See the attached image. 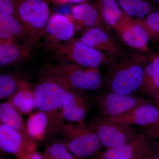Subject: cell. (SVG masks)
<instances>
[{
    "label": "cell",
    "mask_w": 159,
    "mask_h": 159,
    "mask_svg": "<svg viewBox=\"0 0 159 159\" xmlns=\"http://www.w3.org/2000/svg\"><path fill=\"white\" fill-rule=\"evenodd\" d=\"M71 15L75 22L76 30L82 27H95L111 33L112 29L103 21L94 2L87 1L73 6Z\"/></svg>",
    "instance_id": "obj_16"
},
{
    "label": "cell",
    "mask_w": 159,
    "mask_h": 159,
    "mask_svg": "<svg viewBox=\"0 0 159 159\" xmlns=\"http://www.w3.org/2000/svg\"><path fill=\"white\" fill-rule=\"evenodd\" d=\"M76 30L71 14H51L43 36L42 47L47 52H51L56 46L74 37Z\"/></svg>",
    "instance_id": "obj_9"
},
{
    "label": "cell",
    "mask_w": 159,
    "mask_h": 159,
    "mask_svg": "<svg viewBox=\"0 0 159 159\" xmlns=\"http://www.w3.org/2000/svg\"><path fill=\"white\" fill-rule=\"evenodd\" d=\"M27 159H44L42 154L37 152V151L33 152Z\"/></svg>",
    "instance_id": "obj_29"
},
{
    "label": "cell",
    "mask_w": 159,
    "mask_h": 159,
    "mask_svg": "<svg viewBox=\"0 0 159 159\" xmlns=\"http://www.w3.org/2000/svg\"><path fill=\"white\" fill-rule=\"evenodd\" d=\"M154 1L159 5V0H154Z\"/></svg>",
    "instance_id": "obj_36"
},
{
    "label": "cell",
    "mask_w": 159,
    "mask_h": 159,
    "mask_svg": "<svg viewBox=\"0 0 159 159\" xmlns=\"http://www.w3.org/2000/svg\"><path fill=\"white\" fill-rule=\"evenodd\" d=\"M148 152L146 134H142L128 143L107 148L94 159H139L144 157Z\"/></svg>",
    "instance_id": "obj_14"
},
{
    "label": "cell",
    "mask_w": 159,
    "mask_h": 159,
    "mask_svg": "<svg viewBox=\"0 0 159 159\" xmlns=\"http://www.w3.org/2000/svg\"><path fill=\"white\" fill-rule=\"evenodd\" d=\"M3 152L2 150L0 149V159H4V156H3Z\"/></svg>",
    "instance_id": "obj_34"
},
{
    "label": "cell",
    "mask_w": 159,
    "mask_h": 159,
    "mask_svg": "<svg viewBox=\"0 0 159 159\" xmlns=\"http://www.w3.org/2000/svg\"><path fill=\"white\" fill-rule=\"evenodd\" d=\"M80 41L87 47L117 58L126 51L111 33L98 28H86Z\"/></svg>",
    "instance_id": "obj_12"
},
{
    "label": "cell",
    "mask_w": 159,
    "mask_h": 159,
    "mask_svg": "<svg viewBox=\"0 0 159 159\" xmlns=\"http://www.w3.org/2000/svg\"><path fill=\"white\" fill-rule=\"evenodd\" d=\"M125 14L133 19H142L159 10L150 0H116Z\"/></svg>",
    "instance_id": "obj_23"
},
{
    "label": "cell",
    "mask_w": 159,
    "mask_h": 159,
    "mask_svg": "<svg viewBox=\"0 0 159 159\" xmlns=\"http://www.w3.org/2000/svg\"><path fill=\"white\" fill-rule=\"evenodd\" d=\"M50 1H51L52 2L54 3V4L60 5L61 0H50Z\"/></svg>",
    "instance_id": "obj_32"
},
{
    "label": "cell",
    "mask_w": 159,
    "mask_h": 159,
    "mask_svg": "<svg viewBox=\"0 0 159 159\" xmlns=\"http://www.w3.org/2000/svg\"><path fill=\"white\" fill-rule=\"evenodd\" d=\"M103 21L116 31L132 19L121 9L116 0H94Z\"/></svg>",
    "instance_id": "obj_17"
},
{
    "label": "cell",
    "mask_w": 159,
    "mask_h": 159,
    "mask_svg": "<svg viewBox=\"0 0 159 159\" xmlns=\"http://www.w3.org/2000/svg\"><path fill=\"white\" fill-rule=\"evenodd\" d=\"M31 51L18 43H0V67L17 65L29 59Z\"/></svg>",
    "instance_id": "obj_18"
},
{
    "label": "cell",
    "mask_w": 159,
    "mask_h": 159,
    "mask_svg": "<svg viewBox=\"0 0 159 159\" xmlns=\"http://www.w3.org/2000/svg\"><path fill=\"white\" fill-rule=\"evenodd\" d=\"M149 58L145 53L126 50L108 65L102 87L104 90L126 95H137L142 86Z\"/></svg>",
    "instance_id": "obj_2"
},
{
    "label": "cell",
    "mask_w": 159,
    "mask_h": 159,
    "mask_svg": "<svg viewBox=\"0 0 159 159\" xmlns=\"http://www.w3.org/2000/svg\"><path fill=\"white\" fill-rule=\"evenodd\" d=\"M159 90V66L149 61L145 67L143 81L139 92L156 96Z\"/></svg>",
    "instance_id": "obj_25"
},
{
    "label": "cell",
    "mask_w": 159,
    "mask_h": 159,
    "mask_svg": "<svg viewBox=\"0 0 159 159\" xmlns=\"http://www.w3.org/2000/svg\"><path fill=\"white\" fill-rule=\"evenodd\" d=\"M0 39L11 43L21 41L24 43V31L19 21L14 16L0 11Z\"/></svg>",
    "instance_id": "obj_20"
},
{
    "label": "cell",
    "mask_w": 159,
    "mask_h": 159,
    "mask_svg": "<svg viewBox=\"0 0 159 159\" xmlns=\"http://www.w3.org/2000/svg\"><path fill=\"white\" fill-rule=\"evenodd\" d=\"M52 140L42 153L44 159H79L70 151L62 140Z\"/></svg>",
    "instance_id": "obj_26"
},
{
    "label": "cell",
    "mask_w": 159,
    "mask_h": 159,
    "mask_svg": "<svg viewBox=\"0 0 159 159\" xmlns=\"http://www.w3.org/2000/svg\"><path fill=\"white\" fill-rule=\"evenodd\" d=\"M29 115L25 123L29 136L36 143L43 141L47 138L48 134V116L42 111L38 110Z\"/></svg>",
    "instance_id": "obj_22"
},
{
    "label": "cell",
    "mask_w": 159,
    "mask_h": 159,
    "mask_svg": "<svg viewBox=\"0 0 159 159\" xmlns=\"http://www.w3.org/2000/svg\"><path fill=\"white\" fill-rule=\"evenodd\" d=\"M98 111L97 116L107 119L122 115L146 102L147 99L138 95H126L104 90L93 99Z\"/></svg>",
    "instance_id": "obj_7"
},
{
    "label": "cell",
    "mask_w": 159,
    "mask_h": 159,
    "mask_svg": "<svg viewBox=\"0 0 159 159\" xmlns=\"http://www.w3.org/2000/svg\"><path fill=\"white\" fill-rule=\"evenodd\" d=\"M116 32L121 41L130 48L145 53L148 52L149 35L136 19H132Z\"/></svg>",
    "instance_id": "obj_15"
},
{
    "label": "cell",
    "mask_w": 159,
    "mask_h": 159,
    "mask_svg": "<svg viewBox=\"0 0 159 159\" xmlns=\"http://www.w3.org/2000/svg\"><path fill=\"white\" fill-rule=\"evenodd\" d=\"M156 97L157 103L159 108V90L156 95Z\"/></svg>",
    "instance_id": "obj_33"
},
{
    "label": "cell",
    "mask_w": 159,
    "mask_h": 159,
    "mask_svg": "<svg viewBox=\"0 0 159 159\" xmlns=\"http://www.w3.org/2000/svg\"></svg>",
    "instance_id": "obj_38"
},
{
    "label": "cell",
    "mask_w": 159,
    "mask_h": 159,
    "mask_svg": "<svg viewBox=\"0 0 159 159\" xmlns=\"http://www.w3.org/2000/svg\"><path fill=\"white\" fill-rule=\"evenodd\" d=\"M56 66L71 88L81 91H95L102 86V78L99 68L72 63L60 62Z\"/></svg>",
    "instance_id": "obj_8"
},
{
    "label": "cell",
    "mask_w": 159,
    "mask_h": 159,
    "mask_svg": "<svg viewBox=\"0 0 159 159\" xmlns=\"http://www.w3.org/2000/svg\"><path fill=\"white\" fill-rule=\"evenodd\" d=\"M14 15L24 31L23 45L32 51L42 38L51 15L48 0H13Z\"/></svg>",
    "instance_id": "obj_3"
},
{
    "label": "cell",
    "mask_w": 159,
    "mask_h": 159,
    "mask_svg": "<svg viewBox=\"0 0 159 159\" xmlns=\"http://www.w3.org/2000/svg\"><path fill=\"white\" fill-rule=\"evenodd\" d=\"M36 148V142L0 121V149L3 152L12 155L17 159H27Z\"/></svg>",
    "instance_id": "obj_10"
},
{
    "label": "cell",
    "mask_w": 159,
    "mask_h": 159,
    "mask_svg": "<svg viewBox=\"0 0 159 159\" xmlns=\"http://www.w3.org/2000/svg\"><path fill=\"white\" fill-rule=\"evenodd\" d=\"M86 125L96 134L102 146L107 148L128 143L140 134L131 125L107 121L97 116Z\"/></svg>",
    "instance_id": "obj_6"
},
{
    "label": "cell",
    "mask_w": 159,
    "mask_h": 159,
    "mask_svg": "<svg viewBox=\"0 0 159 159\" xmlns=\"http://www.w3.org/2000/svg\"><path fill=\"white\" fill-rule=\"evenodd\" d=\"M139 159H144V157H143V158H142Z\"/></svg>",
    "instance_id": "obj_37"
},
{
    "label": "cell",
    "mask_w": 159,
    "mask_h": 159,
    "mask_svg": "<svg viewBox=\"0 0 159 159\" xmlns=\"http://www.w3.org/2000/svg\"><path fill=\"white\" fill-rule=\"evenodd\" d=\"M33 85L36 109L44 112L48 119L46 139L53 140L60 135L65 124L61 111L65 96L70 86L56 66L51 64L43 66L37 82Z\"/></svg>",
    "instance_id": "obj_1"
},
{
    "label": "cell",
    "mask_w": 159,
    "mask_h": 159,
    "mask_svg": "<svg viewBox=\"0 0 159 159\" xmlns=\"http://www.w3.org/2000/svg\"><path fill=\"white\" fill-rule=\"evenodd\" d=\"M83 91L69 88L66 93L62 107L64 121L84 125L87 115L94 104Z\"/></svg>",
    "instance_id": "obj_11"
},
{
    "label": "cell",
    "mask_w": 159,
    "mask_h": 159,
    "mask_svg": "<svg viewBox=\"0 0 159 159\" xmlns=\"http://www.w3.org/2000/svg\"><path fill=\"white\" fill-rule=\"evenodd\" d=\"M59 63H72L88 67L99 68L116 58L87 47L79 39L72 38L56 46L51 51Z\"/></svg>",
    "instance_id": "obj_4"
},
{
    "label": "cell",
    "mask_w": 159,
    "mask_h": 159,
    "mask_svg": "<svg viewBox=\"0 0 159 159\" xmlns=\"http://www.w3.org/2000/svg\"><path fill=\"white\" fill-rule=\"evenodd\" d=\"M88 0H61L60 5H64L69 3H82L87 2Z\"/></svg>",
    "instance_id": "obj_30"
},
{
    "label": "cell",
    "mask_w": 159,
    "mask_h": 159,
    "mask_svg": "<svg viewBox=\"0 0 159 159\" xmlns=\"http://www.w3.org/2000/svg\"><path fill=\"white\" fill-rule=\"evenodd\" d=\"M4 42H9L6 41L4 40L1 39H0V43H4Z\"/></svg>",
    "instance_id": "obj_35"
},
{
    "label": "cell",
    "mask_w": 159,
    "mask_h": 159,
    "mask_svg": "<svg viewBox=\"0 0 159 159\" xmlns=\"http://www.w3.org/2000/svg\"><path fill=\"white\" fill-rule=\"evenodd\" d=\"M152 127L149 128L146 131V135L152 137H156L159 135V122L152 125Z\"/></svg>",
    "instance_id": "obj_28"
},
{
    "label": "cell",
    "mask_w": 159,
    "mask_h": 159,
    "mask_svg": "<svg viewBox=\"0 0 159 159\" xmlns=\"http://www.w3.org/2000/svg\"><path fill=\"white\" fill-rule=\"evenodd\" d=\"M0 121L17 130L27 139L33 141L27 132L22 114L8 100L0 102Z\"/></svg>",
    "instance_id": "obj_21"
},
{
    "label": "cell",
    "mask_w": 159,
    "mask_h": 159,
    "mask_svg": "<svg viewBox=\"0 0 159 159\" xmlns=\"http://www.w3.org/2000/svg\"><path fill=\"white\" fill-rule=\"evenodd\" d=\"M147 30L149 40H159V10L151 12L142 19H136Z\"/></svg>",
    "instance_id": "obj_27"
},
{
    "label": "cell",
    "mask_w": 159,
    "mask_h": 159,
    "mask_svg": "<svg viewBox=\"0 0 159 159\" xmlns=\"http://www.w3.org/2000/svg\"><path fill=\"white\" fill-rule=\"evenodd\" d=\"M103 119L125 125L152 126L159 122V109L149 102H146L122 115Z\"/></svg>",
    "instance_id": "obj_13"
},
{
    "label": "cell",
    "mask_w": 159,
    "mask_h": 159,
    "mask_svg": "<svg viewBox=\"0 0 159 159\" xmlns=\"http://www.w3.org/2000/svg\"><path fill=\"white\" fill-rule=\"evenodd\" d=\"M60 135L70 151L79 159L99 154L102 146L97 135L86 124L65 123Z\"/></svg>",
    "instance_id": "obj_5"
},
{
    "label": "cell",
    "mask_w": 159,
    "mask_h": 159,
    "mask_svg": "<svg viewBox=\"0 0 159 159\" xmlns=\"http://www.w3.org/2000/svg\"><path fill=\"white\" fill-rule=\"evenodd\" d=\"M25 80H28V77L20 72L0 73V102L11 99Z\"/></svg>",
    "instance_id": "obj_24"
},
{
    "label": "cell",
    "mask_w": 159,
    "mask_h": 159,
    "mask_svg": "<svg viewBox=\"0 0 159 159\" xmlns=\"http://www.w3.org/2000/svg\"><path fill=\"white\" fill-rule=\"evenodd\" d=\"M151 61L159 66V56H155V57H153Z\"/></svg>",
    "instance_id": "obj_31"
},
{
    "label": "cell",
    "mask_w": 159,
    "mask_h": 159,
    "mask_svg": "<svg viewBox=\"0 0 159 159\" xmlns=\"http://www.w3.org/2000/svg\"><path fill=\"white\" fill-rule=\"evenodd\" d=\"M11 102L22 115H29L36 109L33 85L25 80L21 84L18 90L11 99Z\"/></svg>",
    "instance_id": "obj_19"
}]
</instances>
